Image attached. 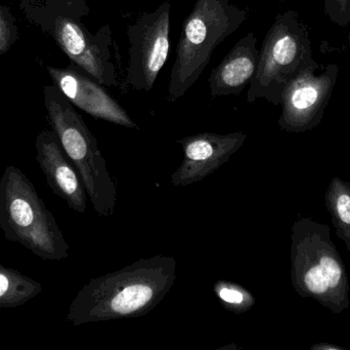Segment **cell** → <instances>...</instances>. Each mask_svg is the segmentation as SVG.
<instances>
[{
	"mask_svg": "<svg viewBox=\"0 0 350 350\" xmlns=\"http://www.w3.org/2000/svg\"><path fill=\"white\" fill-rule=\"evenodd\" d=\"M177 277L174 257L139 259L114 273L90 279L78 292L67 314L74 327L141 318L155 310Z\"/></svg>",
	"mask_w": 350,
	"mask_h": 350,
	"instance_id": "6da1fadb",
	"label": "cell"
},
{
	"mask_svg": "<svg viewBox=\"0 0 350 350\" xmlns=\"http://www.w3.org/2000/svg\"><path fill=\"white\" fill-rule=\"evenodd\" d=\"M290 260L292 286L300 297L316 300L333 314L349 310V273L328 225L298 218L292 226Z\"/></svg>",
	"mask_w": 350,
	"mask_h": 350,
	"instance_id": "7a4b0ae2",
	"label": "cell"
},
{
	"mask_svg": "<svg viewBox=\"0 0 350 350\" xmlns=\"http://www.w3.org/2000/svg\"><path fill=\"white\" fill-rule=\"evenodd\" d=\"M49 1L39 8L33 0H26L25 10L55 39L72 64L103 86H118L110 25L100 27L94 34L81 23L82 16L90 12L85 0Z\"/></svg>",
	"mask_w": 350,
	"mask_h": 350,
	"instance_id": "3957f363",
	"label": "cell"
},
{
	"mask_svg": "<svg viewBox=\"0 0 350 350\" xmlns=\"http://www.w3.org/2000/svg\"><path fill=\"white\" fill-rule=\"evenodd\" d=\"M246 20V10L230 0H195L181 26L168 84V102L187 94L210 63L214 49Z\"/></svg>",
	"mask_w": 350,
	"mask_h": 350,
	"instance_id": "277c9868",
	"label": "cell"
},
{
	"mask_svg": "<svg viewBox=\"0 0 350 350\" xmlns=\"http://www.w3.org/2000/svg\"><path fill=\"white\" fill-rule=\"evenodd\" d=\"M0 228L8 242H16L44 260H65L69 245L57 220L30 179L14 166L0 179Z\"/></svg>",
	"mask_w": 350,
	"mask_h": 350,
	"instance_id": "5b68a950",
	"label": "cell"
},
{
	"mask_svg": "<svg viewBox=\"0 0 350 350\" xmlns=\"http://www.w3.org/2000/svg\"><path fill=\"white\" fill-rule=\"evenodd\" d=\"M44 105L47 121L77 170L94 211L100 217H111L116 208L117 186L96 137L55 84L44 86Z\"/></svg>",
	"mask_w": 350,
	"mask_h": 350,
	"instance_id": "8992f818",
	"label": "cell"
},
{
	"mask_svg": "<svg viewBox=\"0 0 350 350\" xmlns=\"http://www.w3.org/2000/svg\"><path fill=\"white\" fill-rule=\"evenodd\" d=\"M314 60L308 25L293 10L279 14L259 49L254 77L247 92V102L263 99L281 104L288 82Z\"/></svg>",
	"mask_w": 350,
	"mask_h": 350,
	"instance_id": "52a82bcc",
	"label": "cell"
},
{
	"mask_svg": "<svg viewBox=\"0 0 350 350\" xmlns=\"http://www.w3.org/2000/svg\"><path fill=\"white\" fill-rule=\"evenodd\" d=\"M320 68V64L312 60L284 88L280 104L282 113L278 121L282 131L304 133L322 123L336 86L339 68L336 64H330L317 73Z\"/></svg>",
	"mask_w": 350,
	"mask_h": 350,
	"instance_id": "ba28073f",
	"label": "cell"
},
{
	"mask_svg": "<svg viewBox=\"0 0 350 350\" xmlns=\"http://www.w3.org/2000/svg\"><path fill=\"white\" fill-rule=\"evenodd\" d=\"M170 12L172 3L166 0L157 10L145 12L135 24L127 27L131 49L126 82L137 92H151L167 62Z\"/></svg>",
	"mask_w": 350,
	"mask_h": 350,
	"instance_id": "9c48e42d",
	"label": "cell"
},
{
	"mask_svg": "<svg viewBox=\"0 0 350 350\" xmlns=\"http://www.w3.org/2000/svg\"><path fill=\"white\" fill-rule=\"evenodd\" d=\"M246 139V134L236 132L226 135L200 133L177 140L183 148V158L172 174V185L189 186L207 178L226 164L244 145Z\"/></svg>",
	"mask_w": 350,
	"mask_h": 350,
	"instance_id": "30bf717a",
	"label": "cell"
},
{
	"mask_svg": "<svg viewBox=\"0 0 350 350\" xmlns=\"http://www.w3.org/2000/svg\"><path fill=\"white\" fill-rule=\"evenodd\" d=\"M53 84L69 99L74 106L94 118L121 125L127 129H137L129 112L103 88V84L71 63L67 68L47 67Z\"/></svg>",
	"mask_w": 350,
	"mask_h": 350,
	"instance_id": "8fae6325",
	"label": "cell"
},
{
	"mask_svg": "<svg viewBox=\"0 0 350 350\" xmlns=\"http://www.w3.org/2000/svg\"><path fill=\"white\" fill-rule=\"evenodd\" d=\"M36 160L47 185L53 193L67 203L70 209L84 214L86 205L85 187L74 164L64 151L53 131L40 132L35 141Z\"/></svg>",
	"mask_w": 350,
	"mask_h": 350,
	"instance_id": "7c38bea8",
	"label": "cell"
},
{
	"mask_svg": "<svg viewBox=\"0 0 350 350\" xmlns=\"http://www.w3.org/2000/svg\"><path fill=\"white\" fill-rule=\"evenodd\" d=\"M256 35L247 33L212 70L208 84L210 96H239L251 84L258 63Z\"/></svg>",
	"mask_w": 350,
	"mask_h": 350,
	"instance_id": "4fadbf2b",
	"label": "cell"
},
{
	"mask_svg": "<svg viewBox=\"0 0 350 350\" xmlns=\"http://www.w3.org/2000/svg\"><path fill=\"white\" fill-rule=\"evenodd\" d=\"M42 292V286L20 271L0 264V308L24 305Z\"/></svg>",
	"mask_w": 350,
	"mask_h": 350,
	"instance_id": "5bb4252c",
	"label": "cell"
},
{
	"mask_svg": "<svg viewBox=\"0 0 350 350\" xmlns=\"http://www.w3.org/2000/svg\"><path fill=\"white\" fill-rule=\"evenodd\" d=\"M325 203L336 236L350 252V182L339 177L332 178L325 193Z\"/></svg>",
	"mask_w": 350,
	"mask_h": 350,
	"instance_id": "9a60e30c",
	"label": "cell"
},
{
	"mask_svg": "<svg viewBox=\"0 0 350 350\" xmlns=\"http://www.w3.org/2000/svg\"><path fill=\"white\" fill-rule=\"evenodd\" d=\"M213 290L222 308L234 314L248 312L256 303V299L250 291L234 282L220 279L214 284Z\"/></svg>",
	"mask_w": 350,
	"mask_h": 350,
	"instance_id": "2e32d148",
	"label": "cell"
},
{
	"mask_svg": "<svg viewBox=\"0 0 350 350\" xmlns=\"http://www.w3.org/2000/svg\"><path fill=\"white\" fill-rule=\"evenodd\" d=\"M18 38V27L10 10L0 4V55L8 53Z\"/></svg>",
	"mask_w": 350,
	"mask_h": 350,
	"instance_id": "e0dca14e",
	"label": "cell"
},
{
	"mask_svg": "<svg viewBox=\"0 0 350 350\" xmlns=\"http://www.w3.org/2000/svg\"><path fill=\"white\" fill-rule=\"evenodd\" d=\"M325 14L337 26H349L350 0H324Z\"/></svg>",
	"mask_w": 350,
	"mask_h": 350,
	"instance_id": "ac0fdd59",
	"label": "cell"
},
{
	"mask_svg": "<svg viewBox=\"0 0 350 350\" xmlns=\"http://www.w3.org/2000/svg\"><path fill=\"white\" fill-rule=\"evenodd\" d=\"M310 350H345V349L330 342H321L312 345Z\"/></svg>",
	"mask_w": 350,
	"mask_h": 350,
	"instance_id": "d6986e66",
	"label": "cell"
},
{
	"mask_svg": "<svg viewBox=\"0 0 350 350\" xmlns=\"http://www.w3.org/2000/svg\"><path fill=\"white\" fill-rule=\"evenodd\" d=\"M349 27H350V23H349ZM347 41H349V45L350 47V28H349V36H347Z\"/></svg>",
	"mask_w": 350,
	"mask_h": 350,
	"instance_id": "ffe728a7",
	"label": "cell"
}]
</instances>
